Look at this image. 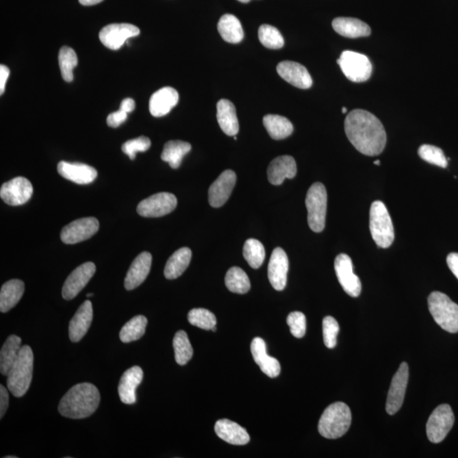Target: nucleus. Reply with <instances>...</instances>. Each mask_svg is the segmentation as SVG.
<instances>
[{
	"label": "nucleus",
	"instance_id": "f257e3e1",
	"mask_svg": "<svg viewBox=\"0 0 458 458\" xmlns=\"http://www.w3.org/2000/svg\"><path fill=\"white\" fill-rule=\"evenodd\" d=\"M345 131L352 146L363 155L381 154L386 146L384 127L375 114L364 110H354L347 114Z\"/></svg>",
	"mask_w": 458,
	"mask_h": 458
},
{
	"label": "nucleus",
	"instance_id": "f03ea898",
	"mask_svg": "<svg viewBox=\"0 0 458 458\" xmlns=\"http://www.w3.org/2000/svg\"><path fill=\"white\" fill-rule=\"evenodd\" d=\"M100 394L95 385L90 383L76 384L68 390L59 401L58 410L63 417L72 419L86 418L99 407Z\"/></svg>",
	"mask_w": 458,
	"mask_h": 458
},
{
	"label": "nucleus",
	"instance_id": "7ed1b4c3",
	"mask_svg": "<svg viewBox=\"0 0 458 458\" xmlns=\"http://www.w3.org/2000/svg\"><path fill=\"white\" fill-rule=\"evenodd\" d=\"M351 423L350 407L344 402L331 404L322 414L318 431L327 439H338L346 435Z\"/></svg>",
	"mask_w": 458,
	"mask_h": 458
},
{
	"label": "nucleus",
	"instance_id": "20e7f679",
	"mask_svg": "<svg viewBox=\"0 0 458 458\" xmlns=\"http://www.w3.org/2000/svg\"><path fill=\"white\" fill-rule=\"evenodd\" d=\"M33 353L31 347L21 346L18 358L7 375V386L13 396L23 397L31 385L33 372Z\"/></svg>",
	"mask_w": 458,
	"mask_h": 458
},
{
	"label": "nucleus",
	"instance_id": "39448f33",
	"mask_svg": "<svg viewBox=\"0 0 458 458\" xmlns=\"http://www.w3.org/2000/svg\"><path fill=\"white\" fill-rule=\"evenodd\" d=\"M428 309L436 324L449 333L458 332V305L439 291L431 293L428 299Z\"/></svg>",
	"mask_w": 458,
	"mask_h": 458
},
{
	"label": "nucleus",
	"instance_id": "423d86ee",
	"mask_svg": "<svg viewBox=\"0 0 458 458\" xmlns=\"http://www.w3.org/2000/svg\"><path fill=\"white\" fill-rule=\"evenodd\" d=\"M369 227L372 240L379 247L386 249L392 245L394 240L393 223L383 202L376 201L372 204Z\"/></svg>",
	"mask_w": 458,
	"mask_h": 458
},
{
	"label": "nucleus",
	"instance_id": "0eeeda50",
	"mask_svg": "<svg viewBox=\"0 0 458 458\" xmlns=\"http://www.w3.org/2000/svg\"><path fill=\"white\" fill-rule=\"evenodd\" d=\"M327 201L328 195L324 184L315 182L310 187L305 206L308 211V225L313 232L320 233L325 228Z\"/></svg>",
	"mask_w": 458,
	"mask_h": 458
},
{
	"label": "nucleus",
	"instance_id": "6e6552de",
	"mask_svg": "<svg viewBox=\"0 0 458 458\" xmlns=\"http://www.w3.org/2000/svg\"><path fill=\"white\" fill-rule=\"evenodd\" d=\"M337 62L343 74L351 82L363 83L370 78L372 66L366 55L346 50L341 54Z\"/></svg>",
	"mask_w": 458,
	"mask_h": 458
},
{
	"label": "nucleus",
	"instance_id": "1a4fd4ad",
	"mask_svg": "<svg viewBox=\"0 0 458 458\" xmlns=\"http://www.w3.org/2000/svg\"><path fill=\"white\" fill-rule=\"evenodd\" d=\"M455 417L452 407L447 404L437 406L428 418L426 433L432 443L443 441L453 427Z\"/></svg>",
	"mask_w": 458,
	"mask_h": 458
},
{
	"label": "nucleus",
	"instance_id": "9d476101",
	"mask_svg": "<svg viewBox=\"0 0 458 458\" xmlns=\"http://www.w3.org/2000/svg\"><path fill=\"white\" fill-rule=\"evenodd\" d=\"M177 205L175 195L158 193L143 199L137 207L138 213L143 218H160L171 213Z\"/></svg>",
	"mask_w": 458,
	"mask_h": 458
},
{
	"label": "nucleus",
	"instance_id": "9b49d317",
	"mask_svg": "<svg viewBox=\"0 0 458 458\" xmlns=\"http://www.w3.org/2000/svg\"><path fill=\"white\" fill-rule=\"evenodd\" d=\"M140 30L129 23H114L101 29L100 40L102 44L112 50L121 49L129 38L139 35Z\"/></svg>",
	"mask_w": 458,
	"mask_h": 458
},
{
	"label": "nucleus",
	"instance_id": "f8f14e48",
	"mask_svg": "<svg viewBox=\"0 0 458 458\" xmlns=\"http://www.w3.org/2000/svg\"><path fill=\"white\" fill-rule=\"evenodd\" d=\"M99 221L95 218L78 219L63 228L61 239L66 245L78 244L90 239L99 230Z\"/></svg>",
	"mask_w": 458,
	"mask_h": 458
},
{
	"label": "nucleus",
	"instance_id": "ddd939ff",
	"mask_svg": "<svg viewBox=\"0 0 458 458\" xmlns=\"http://www.w3.org/2000/svg\"><path fill=\"white\" fill-rule=\"evenodd\" d=\"M334 269L343 290L351 297H358L362 291V283L354 274L351 257L346 254H339L335 258Z\"/></svg>",
	"mask_w": 458,
	"mask_h": 458
},
{
	"label": "nucleus",
	"instance_id": "4468645a",
	"mask_svg": "<svg viewBox=\"0 0 458 458\" xmlns=\"http://www.w3.org/2000/svg\"><path fill=\"white\" fill-rule=\"evenodd\" d=\"M33 193L31 182L23 177L13 178L0 189V197L4 202L11 206L24 205L31 199Z\"/></svg>",
	"mask_w": 458,
	"mask_h": 458
},
{
	"label": "nucleus",
	"instance_id": "2eb2a0df",
	"mask_svg": "<svg viewBox=\"0 0 458 458\" xmlns=\"http://www.w3.org/2000/svg\"><path fill=\"white\" fill-rule=\"evenodd\" d=\"M409 368L406 363H402L394 375L389 389L386 411L389 415L397 413L404 401L407 383H409Z\"/></svg>",
	"mask_w": 458,
	"mask_h": 458
},
{
	"label": "nucleus",
	"instance_id": "dca6fc26",
	"mask_svg": "<svg viewBox=\"0 0 458 458\" xmlns=\"http://www.w3.org/2000/svg\"><path fill=\"white\" fill-rule=\"evenodd\" d=\"M96 266L95 263L86 262L76 267L68 276L62 288L63 298L67 300L74 299L82 291L95 275Z\"/></svg>",
	"mask_w": 458,
	"mask_h": 458
},
{
	"label": "nucleus",
	"instance_id": "f3484780",
	"mask_svg": "<svg viewBox=\"0 0 458 458\" xmlns=\"http://www.w3.org/2000/svg\"><path fill=\"white\" fill-rule=\"evenodd\" d=\"M236 184V174L232 170H226L212 184L208 192L210 205L218 208L227 202Z\"/></svg>",
	"mask_w": 458,
	"mask_h": 458
},
{
	"label": "nucleus",
	"instance_id": "a211bd4d",
	"mask_svg": "<svg viewBox=\"0 0 458 458\" xmlns=\"http://www.w3.org/2000/svg\"><path fill=\"white\" fill-rule=\"evenodd\" d=\"M288 259L282 248H276L270 258L269 264V279L276 290H284L287 284Z\"/></svg>",
	"mask_w": 458,
	"mask_h": 458
},
{
	"label": "nucleus",
	"instance_id": "6ab92c4d",
	"mask_svg": "<svg viewBox=\"0 0 458 458\" xmlns=\"http://www.w3.org/2000/svg\"><path fill=\"white\" fill-rule=\"evenodd\" d=\"M280 76L293 86L307 89L312 87V79L307 68L294 61L280 62L277 66Z\"/></svg>",
	"mask_w": 458,
	"mask_h": 458
},
{
	"label": "nucleus",
	"instance_id": "aec40b11",
	"mask_svg": "<svg viewBox=\"0 0 458 458\" xmlns=\"http://www.w3.org/2000/svg\"><path fill=\"white\" fill-rule=\"evenodd\" d=\"M59 175L78 184H91L95 180L98 172L95 168L83 163H70L61 161L57 165Z\"/></svg>",
	"mask_w": 458,
	"mask_h": 458
},
{
	"label": "nucleus",
	"instance_id": "412c9836",
	"mask_svg": "<svg viewBox=\"0 0 458 458\" xmlns=\"http://www.w3.org/2000/svg\"><path fill=\"white\" fill-rule=\"evenodd\" d=\"M151 264L152 256L151 253L142 252L134 259L125 278L124 286L127 290H133L141 286L150 274Z\"/></svg>",
	"mask_w": 458,
	"mask_h": 458
},
{
	"label": "nucleus",
	"instance_id": "4be33fe9",
	"mask_svg": "<svg viewBox=\"0 0 458 458\" xmlns=\"http://www.w3.org/2000/svg\"><path fill=\"white\" fill-rule=\"evenodd\" d=\"M250 351L254 360L261 370L265 373L266 375L274 379V377L279 375L281 371V367L278 360L266 353V343L262 338H254L250 346Z\"/></svg>",
	"mask_w": 458,
	"mask_h": 458
},
{
	"label": "nucleus",
	"instance_id": "5701e85b",
	"mask_svg": "<svg viewBox=\"0 0 458 458\" xmlns=\"http://www.w3.org/2000/svg\"><path fill=\"white\" fill-rule=\"evenodd\" d=\"M143 372L141 368L134 366L123 373L118 385V393L121 401L125 404H134L137 401L136 389L141 384Z\"/></svg>",
	"mask_w": 458,
	"mask_h": 458
},
{
	"label": "nucleus",
	"instance_id": "b1692460",
	"mask_svg": "<svg viewBox=\"0 0 458 458\" xmlns=\"http://www.w3.org/2000/svg\"><path fill=\"white\" fill-rule=\"evenodd\" d=\"M180 100V95L176 89L164 87L159 89L150 100V112L153 117H161L171 112Z\"/></svg>",
	"mask_w": 458,
	"mask_h": 458
},
{
	"label": "nucleus",
	"instance_id": "393cba45",
	"mask_svg": "<svg viewBox=\"0 0 458 458\" xmlns=\"http://www.w3.org/2000/svg\"><path fill=\"white\" fill-rule=\"evenodd\" d=\"M297 167L294 158L290 155H282L275 158L267 168V177L271 184H282L286 178H294Z\"/></svg>",
	"mask_w": 458,
	"mask_h": 458
},
{
	"label": "nucleus",
	"instance_id": "a878e982",
	"mask_svg": "<svg viewBox=\"0 0 458 458\" xmlns=\"http://www.w3.org/2000/svg\"><path fill=\"white\" fill-rule=\"evenodd\" d=\"M93 321V305L90 300L84 301L71 318L69 325V336L72 342H79L88 330Z\"/></svg>",
	"mask_w": 458,
	"mask_h": 458
},
{
	"label": "nucleus",
	"instance_id": "bb28decb",
	"mask_svg": "<svg viewBox=\"0 0 458 458\" xmlns=\"http://www.w3.org/2000/svg\"><path fill=\"white\" fill-rule=\"evenodd\" d=\"M215 432L219 438L235 445H244L249 442L248 432L240 424L228 419H220L215 424Z\"/></svg>",
	"mask_w": 458,
	"mask_h": 458
},
{
	"label": "nucleus",
	"instance_id": "cd10ccee",
	"mask_svg": "<svg viewBox=\"0 0 458 458\" xmlns=\"http://www.w3.org/2000/svg\"><path fill=\"white\" fill-rule=\"evenodd\" d=\"M216 118L221 129L225 134L235 136L239 133L240 124L237 121L235 106L231 101L221 100L216 105Z\"/></svg>",
	"mask_w": 458,
	"mask_h": 458
},
{
	"label": "nucleus",
	"instance_id": "c85d7f7f",
	"mask_svg": "<svg viewBox=\"0 0 458 458\" xmlns=\"http://www.w3.org/2000/svg\"><path fill=\"white\" fill-rule=\"evenodd\" d=\"M332 25L335 32L346 37H368L371 34V28L367 23L350 17H338L333 20Z\"/></svg>",
	"mask_w": 458,
	"mask_h": 458
},
{
	"label": "nucleus",
	"instance_id": "c756f323",
	"mask_svg": "<svg viewBox=\"0 0 458 458\" xmlns=\"http://www.w3.org/2000/svg\"><path fill=\"white\" fill-rule=\"evenodd\" d=\"M24 291L25 284L20 279H11L4 283L0 290V311L6 313L16 307Z\"/></svg>",
	"mask_w": 458,
	"mask_h": 458
},
{
	"label": "nucleus",
	"instance_id": "7c9ffc66",
	"mask_svg": "<svg viewBox=\"0 0 458 458\" xmlns=\"http://www.w3.org/2000/svg\"><path fill=\"white\" fill-rule=\"evenodd\" d=\"M21 349V339L13 334L4 343L0 351V372L7 376L16 362Z\"/></svg>",
	"mask_w": 458,
	"mask_h": 458
},
{
	"label": "nucleus",
	"instance_id": "2f4dec72",
	"mask_svg": "<svg viewBox=\"0 0 458 458\" xmlns=\"http://www.w3.org/2000/svg\"><path fill=\"white\" fill-rule=\"evenodd\" d=\"M192 252L189 248L184 247L177 249L168 259L164 269L165 277L168 279H176L188 269Z\"/></svg>",
	"mask_w": 458,
	"mask_h": 458
},
{
	"label": "nucleus",
	"instance_id": "473e14b6",
	"mask_svg": "<svg viewBox=\"0 0 458 458\" xmlns=\"http://www.w3.org/2000/svg\"><path fill=\"white\" fill-rule=\"evenodd\" d=\"M218 29L223 40L230 44H239L244 38L243 28L236 16L227 14L221 17Z\"/></svg>",
	"mask_w": 458,
	"mask_h": 458
},
{
	"label": "nucleus",
	"instance_id": "72a5a7b5",
	"mask_svg": "<svg viewBox=\"0 0 458 458\" xmlns=\"http://www.w3.org/2000/svg\"><path fill=\"white\" fill-rule=\"evenodd\" d=\"M191 151V144L181 140H171L165 144L161 160L173 169L180 167L182 158Z\"/></svg>",
	"mask_w": 458,
	"mask_h": 458
},
{
	"label": "nucleus",
	"instance_id": "f704fd0d",
	"mask_svg": "<svg viewBox=\"0 0 458 458\" xmlns=\"http://www.w3.org/2000/svg\"><path fill=\"white\" fill-rule=\"evenodd\" d=\"M263 124L270 137L276 140L286 139L294 131V127L290 120L278 114H266L263 118Z\"/></svg>",
	"mask_w": 458,
	"mask_h": 458
},
{
	"label": "nucleus",
	"instance_id": "c9c22d12",
	"mask_svg": "<svg viewBox=\"0 0 458 458\" xmlns=\"http://www.w3.org/2000/svg\"><path fill=\"white\" fill-rule=\"evenodd\" d=\"M147 318L142 315L136 316L122 327L120 339L123 343L138 341L146 333Z\"/></svg>",
	"mask_w": 458,
	"mask_h": 458
},
{
	"label": "nucleus",
	"instance_id": "e433bc0d",
	"mask_svg": "<svg viewBox=\"0 0 458 458\" xmlns=\"http://www.w3.org/2000/svg\"><path fill=\"white\" fill-rule=\"evenodd\" d=\"M225 284L229 290L236 294H246L249 290L250 282L247 274L240 267L233 266L228 271Z\"/></svg>",
	"mask_w": 458,
	"mask_h": 458
},
{
	"label": "nucleus",
	"instance_id": "4c0bfd02",
	"mask_svg": "<svg viewBox=\"0 0 458 458\" xmlns=\"http://www.w3.org/2000/svg\"><path fill=\"white\" fill-rule=\"evenodd\" d=\"M173 348L175 351V360L178 365L184 366L192 358L194 351L188 335L184 330L177 331L173 338Z\"/></svg>",
	"mask_w": 458,
	"mask_h": 458
},
{
	"label": "nucleus",
	"instance_id": "58836bf2",
	"mask_svg": "<svg viewBox=\"0 0 458 458\" xmlns=\"http://www.w3.org/2000/svg\"><path fill=\"white\" fill-rule=\"evenodd\" d=\"M244 257L249 265L254 269H257L265 260L266 252L264 246L256 239L245 241L243 249Z\"/></svg>",
	"mask_w": 458,
	"mask_h": 458
},
{
	"label": "nucleus",
	"instance_id": "ea45409f",
	"mask_svg": "<svg viewBox=\"0 0 458 458\" xmlns=\"http://www.w3.org/2000/svg\"><path fill=\"white\" fill-rule=\"evenodd\" d=\"M78 59L75 51L69 47L64 46L59 50V64L61 75L66 82L70 83L74 80V69L78 66Z\"/></svg>",
	"mask_w": 458,
	"mask_h": 458
},
{
	"label": "nucleus",
	"instance_id": "a19ab883",
	"mask_svg": "<svg viewBox=\"0 0 458 458\" xmlns=\"http://www.w3.org/2000/svg\"><path fill=\"white\" fill-rule=\"evenodd\" d=\"M259 40L270 49H279L284 45V40L278 30L271 25H262L258 31Z\"/></svg>",
	"mask_w": 458,
	"mask_h": 458
},
{
	"label": "nucleus",
	"instance_id": "79ce46f5",
	"mask_svg": "<svg viewBox=\"0 0 458 458\" xmlns=\"http://www.w3.org/2000/svg\"><path fill=\"white\" fill-rule=\"evenodd\" d=\"M188 320L190 324L205 330H212L216 324L213 313L204 308H194L189 312Z\"/></svg>",
	"mask_w": 458,
	"mask_h": 458
},
{
	"label": "nucleus",
	"instance_id": "37998d69",
	"mask_svg": "<svg viewBox=\"0 0 458 458\" xmlns=\"http://www.w3.org/2000/svg\"><path fill=\"white\" fill-rule=\"evenodd\" d=\"M418 155L428 163L438 165V167L442 168L447 167V159L445 158L443 151L438 147L430 146V144H423L418 148Z\"/></svg>",
	"mask_w": 458,
	"mask_h": 458
},
{
	"label": "nucleus",
	"instance_id": "c03bdc74",
	"mask_svg": "<svg viewBox=\"0 0 458 458\" xmlns=\"http://www.w3.org/2000/svg\"><path fill=\"white\" fill-rule=\"evenodd\" d=\"M339 331L338 322L333 317H325L322 321V334L325 346L329 349L336 346L337 335Z\"/></svg>",
	"mask_w": 458,
	"mask_h": 458
},
{
	"label": "nucleus",
	"instance_id": "a18cd8bd",
	"mask_svg": "<svg viewBox=\"0 0 458 458\" xmlns=\"http://www.w3.org/2000/svg\"><path fill=\"white\" fill-rule=\"evenodd\" d=\"M151 142L150 139L141 136V137L129 140L123 143L122 150L131 160H134L138 152H146L151 148Z\"/></svg>",
	"mask_w": 458,
	"mask_h": 458
},
{
	"label": "nucleus",
	"instance_id": "49530a36",
	"mask_svg": "<svg viewBox=\"0 0 458 458\" xmlns=\"http://www.w3.org/2000/svg\"><path fill=\"white\" fill-rule=\"evenodd\" d=\"M287 324L290 326L293 336L298 339L305 336L307 331V319L303 312H291L287 317Z\"/></svg>",
	"mask_w": 458,
	"mask_h": 458
},
{
	"label": "nucleus",
	"instance_id": "de8ad7c7",
	"mask_svg": "<svg viewBox=\"0 0 458 458\" xmlns=\"http://www.w3.org/2000/svg\"><path fill=\"white\" fill-rule=\"evenodd\" d=\"M127 113L123 112L122 110H119L117 112L109 114L107 124L110 127H118L127 120Z\"/></svg>",
	"mask_w": 458,
	"mask_h": 458
},
{
	"label": "nucleus",
	"instance_id": "09e8293b",
	"mask_svg": "<svg viewBox=\"0 0 458 458\" xmlns=\"http://www.w3.org/2000/svg\"><path fill=\"white\" fill-rule=\"evenodd\" d=\"M8 406V393L6 387L0 385V418H3Z\"/></svg>",
	"mask_w": 458,
	"mask_h": 458
},
{
	"label": "nucleus",
	"instance_id": "8fccbe9b",
	"mask_svg": "<svg viewBox=\"0 0 458 458\" xmlns=\"http://www.w3.org/2000/svg\"><path fill=\"white\" fill-rule=\"evenodd\" d=\"M447 265L450 270L458 279V253L449 254L447 258Z\"/></svg>",
	"mask_w": 458,
	"mask_h": 458
},
{
	"label": "nucleus",
	"instance_id": "3c124183",
	"mask_svg": "<svg viewBox=\"0 0 458 458\" xmlns=\"http://www.w3.org/2000/svg\"><path fill=\"white\" fill-rule=\"evenodd\" d=\"M10 76V69L6 66H0V95H3L6 90V84Z\"/></svg>",
	"mask_w": 458,
	"mask_h": 458
},
{
	"label": "nucleus",
	"instance_id": "603ef678",
	"mask_svg": "<svg viewBox=\"0 0 458 458\" xmlns=\"http://www.w3.org/2000/svg\"><path fill=\"white\" fill-rule=\"evenodd\" d=\"M134 109H135V101L133 99H130V98H127V99L123 100L122 101L120 110H123V112H125L127 113H130L133 112Z\"/></svg>",
	"mask_w": 458,
	"mask_h": 458
},
{
	"label": "nucleus",
	"instance_id": "864d4df0",
	"mask_svg": "<svg viewBox=\"0 0 458 458\" xmlns=\"http://www.w3.org/2000/svg\"><path fill=\"white\" fill-rule=\"evenodd\" d=\"M104 0H79L81 4L85 6H95V4H100Z\"/></svg>",
	"mask_w": 458,
	"mask_h": 458
},
{
	"label": "nucleus",
	"instance_id": "5fc2aeb1",
	"mask_svg": "<svg viewBox=\"0 0 458 458\" xmlns=\"http://www.w3.org/2000/svg\"><path fill=\"white\" fill-rule=\"evenodd\" d=\"M237 1L245 4V3H249L250 0H237Z\"/></svg>",
	"mask_w": 458,
	"mask_h": 458
},
{
	"label": "nucleus",
	"instance_id": "6e6d98bb",
	"mask_svg": "<svg viewBox=\"0 0 458 458\" xmlns=\"http://www.w3.org/2000/svg\"><path fill=\"white\" fill-rule=\"evenodd\" d=\"M347 112V109L346 107L342 108V113L346 114Z\"/></svg>",
	"mask_w": 458,
	"mask_h": 458
},
{
	"label": "nucleus",
	"instance_id": "4d7b16f0",
	"mask_svg": "<svg viewBox=\"0 0 458 458\" xmlns=\"http://www.w3.org/2000/svg\"><path fill=\"white\" fill-rule=\"evenodd\" d=\"M375 163V165H380V160H375V163Z\"/></svg>",
	"mask_w": 458,
	"mask_h": 458
},
{
	"label": "nucleus",
	"instance_id": "13d9d810",
	"mask_svg": "<svg viewBox=\"0 0 458 458\" xmlns=\"http://www.w3.org/2000/svg\"><path fill=\"white\" fill-rule=\"evenodd\" d=\"M92 296H93V294H92V293H90V294L87 295V297H88V298H89V297H92Z\"/></svg>",
	"mask_w": 458,
	"mask_h": 458
},
{
	"label": "nucleus",
	"instance_id": "bf43d9fd",
	"mask_svg": "<svg viewBox=\"0 0 458 458\" xmlns=\"http://www.w3.org/2000/svg\"><path fill=\"white\" fill-rule=\"evenodd\" d=\"M6 458H16V457H13V456H7Z\"/></svg>",
	"mask_w": 458,
	"mask_h": 458
}]
</instances>
